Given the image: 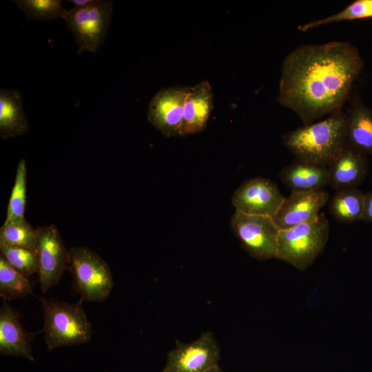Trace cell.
Masks as SVG:
<instances>
[{
	"label": "cell",
	"instance_id": "cell-1",
	"mask_svg": "<svg viewBox=\"0 0 372 372\" xmlns=\"http://www.w3.org/2000/svg\"><path fill=\"white\" fill-rule=\"evenodd\" d=\"M363 65L350 42L298 46L283 60L277 101L313 123L342 110Z\"/></svg>",
	"mask_w": 372,
	"mask_h": 372
},
{
	"label": "cell",
	"instance_id": "cell-2",
	"mask_svg": "<svg viewBox=\"0 0 372 372\" xmlns=\"http://www.w3.org/2000/svg\"><path fill=\"white\" fill-rule=\"evenodd\" d=\"M347 113L342 110L289 131L282 136V142L295 159L328 167L347 144Z\"/></svg>",
	"mask_w": 372,
	"mask_h": 372
},
{
	"label": "cell",
	"instance_id": "cell-3",
	"mask_svg": "<svg viewBox=\"0 0 372 372\" xmlns=\"http://www.w3.org/2000/svg\"><path fill=\"white\" fill-rule=\"evenodd\" d=\"M39 300L44 315L42 331L49 351L61 347L85 344L90 340L92 324L84 311L83 298L72 304L43 298Z\"/></svg>",
	"mask_w": 372,
	"mask_h": 372
},
{
	"label": "cell",
	"instance_id": "cell-4",
	"mask_svg": "<svg viewBox=\"0 0 372 372\" xmlns=\"http://www.w3.org/2000/svg\"><path fill=\"white\" fill-rule=\"evenodd\" d=\"M329 232V223L323 212L315 220L280 229L276 258L304 271L323 252Z\"/></svg>",
	"mask_w": 372,
	"mask_h": 372
},
{
	"label": "cell",
	"instance_id": "cell-5",
	"mask_svg": "<svg viewBox=\"0 0 372 372\" xmlns=\"http://www.w3.org/2000/svg\"><path fill=\"white\" fill-rule=\"evenodd\" d=\"M72 287L84 300L101 302L113 289L114 280L107 263L96 252L84 247L69 249Z\"/></svg>",
	"mask_w": 372,
	"mask_h": 372
},
{
	"label": "cell",
	"instance_id": "cell-6",
	"mask_svg": "<svg viewBox=\"0 0 372 372\" xmlns=\"http://www.w3.org/2000/svg\"><path fill=\"white\" fill-rule=\"evenodd\" d=\"M113 14V1L92 0L85 7L67 10L65 21L78 45V54L96 52L105 42Z\"/></svg>",
	"mask_w": 372,
	"mask_h": 372
},
{
	"label": "cell",
	"instance_id": "cell-7",
	"mask_svg": "<svg viewBox=\"0 0 372 372\" xmlns=\"http://www.w3.org/2000/svg\"><path fill=\"white\" fill-rule=\"evenodd\" d=\"M230 227L244 249L254 258H276L280 229L273 218L235 211Z\"/></svg>",
	"mask_w": 372,
	"mask_h": 372
},
{
	"label": "cell",
	"instance_id": "cell-8",
	"mask_svg": "<svg viewBox=\"0 0 372 372\" xmlns=\"http://www.w3.org/2000/svg\"><path fill=\"white\" fill-rule=\"evenodd\" d=\"M35 253L38 258V276L43 293L59 284L69 267L70 251L66 249L54 224L37 228Z\"/></svg>",
	"mask_w": 372,
	"mask_h": 372
},
{
	"label": "cell",
	"instance_id": "cell-9",
	"mask_svg": "<svg viewBox=\"0 0 372 372\" xmlns=\"http://www.w3.org/2000/svg\"><path fill=\"white\" fill-rule=\"evenodd\" d=\"M176 343L167 353L163 372H206L218 365L220 349L211 331L203 332L191 342Z\"/></svg>",
	"mask_w": 372,
	"mask_h": 372
},
{
	"label": "cell",
	"instance_id": "cell-10",
	"mask_svg": "<svg viewBox=\"0 0 372 372\" xmlns=\"http://www.w3.org/2000/svg\"><path fill=\"white\" fill-rule=\"evenodd\" d=\"M285 198L277 185L270 179L254 177L245 180L236 189L231 203L235 211L273 218Z\"/></svg>",
	"mask_w": 372,
	"mask_h": 372
},
{
	"label": "cell",
	"instance_id": "cell-11",
	"mask_svg": "<svg viewBox=\"0 0 372 372\" xmlns=\"http://www.w3.org/2000/svg\"><path fill=\"white\" fill-rule=\"evenodd\" d=\"M188 87H171L158 92L147 112L148 121L165 136H180L184 104Z\"/></svg>",
	"mask_w": 372,
	"mask_h": 372
},
{
	"label": "cell",
	"instance_id": "cell-12",
	"mask_svg": "<svg viewBox=\"0 0 372 372\" xmlns=\"http://www.w3.org/2000/svg\"><path fill=\"white\" fill-rule=\"evenodd\" d=\"M329 198V194L323 189L291 192L273 220L280 230L315 220Z\"/></svg>",
	"mask_w": 372,
	"mask_h": 372
},
{
	"label": "cell",
	"instance_id": "cell-13",
	"mask_svg": "<svg viewBox=\"0 0 372 372\" xmlns=\"http://www.w3.org/2000/svg\"><path fill=\"white\" fill-rule=\"evenodd\" d=\"M369 170L367 156L347 144L328 167L329 185L335 191L356 188L364 181Z\"/></svg>",
	"mask_w": 372,
	"mask_h": 372
},
{
	"label": "cell",
	"instance_id": "cell-14",
	"mask_svg": "<svg viewBox=\"0 0 372 372\" xmlns=\"http://www.w3.org/2000/svg\"><path fill=\"white\" fill-rule=\"evenodd\" d=\"M35 333L26 331L19 313L4 301L0 309V353L34 361L30 342Z\"/></svg>",
	"mask_w": 372,
	"mask_h": 372
},
{
	"label": "cell",
	"instance_id": "cell-15",
	"mask_svg": "<svg viewBox=\"0 0 372 372\" xmlns=\"http://www.w3.org/2000/svg\"><path fill=\"white\" fill-rule=\"evenodd\" d=\"M214 109V93L207 81L189 88L183 110L180 136L203 131Z\"/></svg>",
	"mask_w": 372,
	"mask_h": 372
},
{
	"label": "cell",
	"instance_id": "cell-16",
	"mask_svg": "<svg viewBox=\"0 0 372 372\" xmlns=\"http://www.w3.org/2000/svg\"><path fill=\"white\" fill-rule=\"evenodd\" d=\"M279 178L291 192L321 190L329 185L328 167L297 159L283 167Z\"/></svg>",
	"mask_w": 372,
	"mask_h": 372
},
{
	"label": "cell",
	"instance_id": "cell-17",
	"mask_svg": "<svg viewBox=\"0 0 372 372\" xmlns=\"http://www.w3.org/2000/svg\"><path fill=\"white\" fill-rule=\"evenodd\" d=\"M21 92L18 90H0V137L7 139L21 136L30 127L23 109Z\"/></svg>",
	"mask_w": 372,
	"mask_h": 372
},
{
	"label": "cell",
	"instance_id": "cell-18",
	"mask_svg": "<svg viewBox=\"0 0 372 372\" xmlns=\"http://www.w3.org/2000/svg\"><path fill=\"white\" fill-rule=\"evenodd\" d=\"M347 116V144L372 157V110L355 98Z\"/></svg>",
	"mask_w": 372,
	"mask_h": 372
},
{
	"label": "cell",
	"instance_id": "cell-19",
	"mask_svg": "<svg viewBox=\"0 0 372 372\" xmlns=\"http://www.w3.org/2000/svg\"><path fill=\"white\" fill-rule=\"evenodd\" d=\"M329 210L338 221L351 223L363 220L364 194L358 187L335 191Z\"/></svg>",
	"mask_w": 372,
	"mask_h": 372
},
{
	"label": "cell",
	"instance_id": "cell-20",
	"mask_svg": "<svg viewBox=\"0 0 372 372\" xmlns=\"http://www.w3.org/2000/svg\"><path fill=\"white\" fill-rule=\"evenodd\" d=\"M32 291V285L0 255V296L4 301L23 298Z\"/></svg>",
	"mask_w": 372,
	"mask_h": 372
},
{
	"label": "cell",
	"instance_id": "cell-21",
	"mask_svg": "<svg viewBox=\"0 0 372 372\" xmlns=\"http://www.w3.org/2000/svg\"><path fill=\"white\" fill-rule=\"evenodd\" d=\"M27 165L25 158L18 163L14 183L10 196L4 223L21 222L25 220Z\"/></svg>",
	"mask_w": 372,
	"mask_h": 372
},
{
	"label": "cell",
	"instance_id": "cell-22",
	"mask_svg": "<svg viewBox=\"0 0 372 372\" xmlns=\"http://www.w3.org/2000/svg\"><path fill=\"white\" fill-rule=\"evenodd\" d=\"M37 231L26 220L3 223L0 228V243L36 251Z\"/></svg>",
	"mask_w": 372,
	"mask_h": 372
},
{
	"label": "cell",
	"instance_id": "cell-23",
	"mask_svg": "<svg viewBox=\"0 0 372 372\" xmlns=\"http://www.w3.org/2000/svg\"><path fill=\"white\" fill-rule=\"evenodd\" d=\"M30 20L50 21L65 18L67 10L61 0H14L12 1Z\"/></svg>",
	"mask_w": 372,
	"mask_h": 372
},
{
	"label": "cell",
	"instance_id": "cell-24",
	"mask_svg": "<svg viewBox=\"0 0 372 372\" xmlns=\"http://www.w3.org/2000/svg\"><path fill=\"white\" fill-rule=\"evenodd\" d=\"M370 17H372V0H356L338 13L300 25L298 29L305 32L322 25Z\"/></svg>",
	"mask_w": 372,
	"mask_h": 372
},
{
	"label": "cell",
	"instance_id": "cell-25",
	"mask_svg": "<svg viewBox=\"0 0 372 372\" xmlns=\"http://www.w3.org/2000/svg\"><path fill=\"white\" fill-rule=\"evenodd\" d=\"M1 256L17 271L28 278L38 273V258L29 249L0 243Z\"/></svg>",
	"mask_w": 372,
	"mask_h": 372
},
{
	"label": "cell",
	"instance_id": "cell-26",
	"mask_svg": "<svg viewBox=\"0 0 372 372\" xmlns=\"http://www.w3.org/2000/svg\"><path fill=\"white\" fill-rule=\"evenodd\" d=\"M364 223H372V191L364 194Z\"/></svg>",
	"mask_w": 372,
	"mask_h": 372
},
{
	"label": "cell",
	"instance_id": "cell-27",
	"mask_svg": "<svg viewBox=\"0 0 372 372\" xmlns=\"http://www.w3.org/2000/svg\"><path fill=\"white\" fill-rule=\"evenodd\" d=\"M92 0H68V2L73 3L75 7H85L89 5Z\"/></svg>",
	"mask_w": 372,
	"mask_h": 372
},
{
	"label": "cell",
	"instance_id": "cell-28",
	"mask_svg": "<svg viewBox=\"0 0 372 372\" xmlns=\"http://www.w3.org/2000/svg\"><path fill=\"white\" fill-rule=\"evenodd\" d=\"M206 372H223V371L221 370V369L218 365V366H216L211 368V369L208 370Z\"/></svg>",
	"mask_w": 372,
	"mask_h": 372
}]
</instances>
